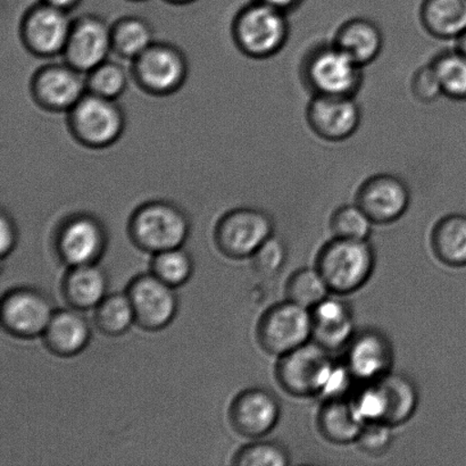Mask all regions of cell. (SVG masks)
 I'll list each match as a JSON object with an SVG mask.
<instances>
[{
	"label": "cell",
	"instance_id": "1",
	"mask_svg": "<svg viewBox=\"0 0 466 466\" xmlns=\"http://www.w3.org/2000/svg\"><path fill=\"white\" fill-rule=\"evenodd\" d=\"M363 68L330 41L317 44L305 53L299 73L312 96L356 97L363 86Z\"/></svg>",
	"mask_w": 466,
	"mask_h": 466
},
{
	"label": "cell",
	"instance_id": "2",
	"mask_svg": "<svg viewBox=\"0 0 466 466\" xmlns=\"http://www.w3.org/2000/svg\"><path fill=\"white\" fill-rule=\"evenodd\" d=\"M315 268L331 294H353L367 285L376 268V251L369 240L333 237L319 249Z\"/></svg>",
	"mask_w": 466,
	"mask_h": 466
},
{
	"label": "cell",
	"instance_id": "3",
	"mask_svg": "<svg viewBox=\"0 0 466 466\" xmlns=\"http://www.w3.org/2000/svg\"><path fill=\"white\" fill-rule=\"evenodd\" d=\"M127 232L137 248L155 255L184 247L188 239L190 222L176 205L153 202L137 209L130 218Z\"/></svg>",
	"mask_w": 466,
	"mask_h": 466
},
{
	"label": "cell",
	"instance_id": "4",
	"mask_svg": "<svg viewBox=\"0 0 466 466\" xmlns=\"http://www.w3.org/2000/svg\"><path fill=\"white\" fill-rule=\"evenodd\" d=\"M336 365L330 350L310 340L278 358L274 373L279 386L288 395L308 399L322 396Z\"/></svg>",
	"mask_w": 466,
	"mask_h": 466
},
{
	"label": "cell",
	"instance_id": "5",
	"mask_svg": "<svg viewBox=\"0 0 466 466\" xmlns=\"http://www.w3.org/2000/svg\"><path fill=\"white\" fill-rule=\"evenodd\" d=\"M235 39L247 56L265 59L276 56L288 43L290 25L288 14L256 0L242 9L233 26Z\"/></svg>",
	"mask_w": 466,
	"mask_h": 466
},
{
	"label": "cell",
	"instance_id": "6",
	"mask_svg": "<svg viewBox=\"0 0 466 466\" xmlns=\"http://www.w3.org/2000/svg\"><path fill=\"white\" fill-rule=\"evenodd\" d=\"M312 338L310 310L289 299L265 310L256 326V339L260 349L277 358L308 344Z\"/></svg>",
	"mask_w": 466,
	"mask_h": 466
},
{
	"label": "cell",
	"instance_id": "7",
	"mask_svg": "<svg viewBox=\"0 0 466 466\" xmlns=\"http://www.w3.org/2000/svg\"><path fill=\"white\" fill-rule=\"evenodd\" d=\"M107 246L106 227L90 214L66 218L59 223L53 236L54 253L67 268L98 264Z\"/></svg>",
	"mask_w": 466,
	"mask_h": 466
},
{
	"label": "cell",
	"instance_id": "8",
	"mask_svg": "<svg viewBox=\"0 0 466 466\" xmlns=\"http://www.w3.org/2000/svg\"><path fill=\"white\" fill-rule=\"evenodd\" d=\"M274 235V221L258 208H237L220 218L214 231L217 248L231 259L251 258L255 251Z\"/></svg>",
	"mask_w": 466,
	"mask_h": 466
},
{
	"label": "cell",
	"instance_id": "9",
	"mask_svg": "<svg viewBox=\"0 0 466 466\" xmlns=\"http://www.w3.org/2000/svg\"><path fill=\"white\" fill-rule=\"evenodd\" d=\"M55 310L47 292L35 287L13 288L2 299L3 328L20 339L43 336Z\"/></svg>",
	"mask_w": 466,
	"mask_h": 466
},
{
	"label": "cell",
	"instance_id": "10",
	"mask_svg": "<svg viewBox=\"0 0 466 466\" xmlns=\"http://www.w3.org/2000/svg\"><path fill=\"white\" fill-rule=\"evenodd\" d=\"M127 295L135 310L137 326L146 331L163 330L177 317L179 300L175 288L159 280L152 272L132 279Z\"/></svg>",
	"mask_w": 466,
	"mask_h": 466
},
{
	"label": "cell",
	"instance_id": "11",
	"mask_svg": "<svg viewBox=\"0 0 466 466\" xmlns=\"http://www.w3.org/2000/svg\"><path fill=\"white\" fill-rule=\"evenodd\" d=\"M394 349L385 333L378 329L356 330L344 349L342 363L356 382L372 383L390 374L394 365Z\"/></svg>",
	"mask_w": 466,
	"mask_h": 466
},
{
	"label": "cell",
	"instance_id": "12",
	"mask_svg": "<svg viewBox=\"0 0 466 466\" xmlns=\"http://www.w3.org/2000/svg\"><path fill=\"white\" fill-rule=\"evenodd\" d=\"M281 417V405L272 391L262 387L242 390L232 400L228 418L233 431L248 440L268 436Z\"/></svg>",
	"mask_w": 466,
	"mask_h": 466
},
{
	"label": "cell",
	"instance_id": "13",
	"mask_svg": "<svg viewBox=\"0 0 466 466\" xmlns=\"http://www.w3.org/2000/svg\"><path fill=\"white\" fill-rule=\"evenodd\" d=\"M355 203L374 225H390L404 216L410 205V190L401 177L379 173L359 187Z\"/></svg>",
	"mask_w": 466,
	"mask_h": 466
},
{
	"label": "cell",
	"instance_id": "14",
	"mask_svg": "<svg viewBox=\"0 0 466 466\" xmlns=\"http://www.w3.org/2000/svg\"><path fill=\"white\" fill-rule=\"evenodd\" d=\"M306 121L319 138L340 143L359 130L362 111L355 97L312 96L306 107Z\"/></svg>",
	"mask_w": 466,
	"mask_h": 466
},
{
	"label": "cell",
	"instance_id": "15",
	"mask_svg": "<svg viewBox=\"0 0 466 466\" xmlns=\"http://www.w3.org/2000/svg\"><path fill=\"white\" fill-rule=\"evenodd\" d=\"M72 129L85 144L100 147L112 144L123 129V116L112 99L84 96L71 109Z\"/></svg>",
	"mask_w": 466,
	"mask_h": 466
},
{
	"label": "cell",
	"instance_id": "16",
	"mask_svg": "<svg viewBox=\"0 0 466 466\" xmlns=\"http://www.w3.org/2000/svg\"><path fill=\"white\" fill-rule=\"evenodd\" d=\"M113 47L112 30L98 18H81L72 26L66 46L68 64L80 72H90L106 62Z\"/></svg>",
	"mask_w": 466,
	"mask_h": 466
},
{
	"label": "cell",
	"instance_id": "17",
	"mask_svg": "<svg viewBox=\"0 0 466 466\" xmlns=\"http://www.w3.org/2000/svg\"><path fill=\"white\" fill-rule=\"evenodd\" d=\"M136 76L153 93H170L184 80V58L168 46H150L136 58Z\"/></svg>",
	"mask_w": 466,
	"mask_h": 466
},
{
	"label": "cell",
	"instance_id": "18",
	"mask_svg": "<svg viewBox=\"0 0 466 466\" xmlns=\"http://www.w3.org/2000/svg\"><path fill=\"white\" fill-rule=\"evenodd\" d=\"M313 319L312 340L332 351L344 350L355 335L354 313L345 300L329 296L310 309Z\"/></svg>",
	"mask_w": 466,
	"mask_h": 466
},
{
	"label": "cell",
	"instance_id": "19",
	"mask_svg": "<svg viewBox=\"0 0 466 466\" xmlns=\"http://www.w3.org/2000/svg\"><path fill=\"white\" fill-rule=\"evenodd\" d=\"M45 346L59 358H73L86 349L91 340V328L82 310H55L43 335Z\"/></svg>",
	"mask_w": 466,
	"mask_h": 466
},
{
	"label": "cell",
	"instance_id": "20",
	"mask_svg": "<svg viewBox=\"0 0 466 466\" xmlns=\"http://www.w3.org/2000/svg\"><path fill=\"white\" fill-rule=\"evenodd\" d=\"M71 29L66 11L46 4L27 16L25 36L27 46L35 53L53 55L66 49Z\"/></svg>",
	"mask_w": 466,
	"mask_h": 466
},
{
	"label": "cell",
	"instance_id": "21",
	"mask_svg": "<svg viewBox=\"0 0 466 466\" xmlns=\"http://www.w3.org/2000/svg\"><path fill=\"white\" fill-rule=\"evenodd\" d=\"M80 71L71 66L44 68L35 76L36 99L50 109H72L84 97L85 81Z\"/></svg>",
	"mask_w": 466,
	"mask_h": 466
},
{
	"label": "cell",
	"instance_id": "22",
	"mask_svg": "<svg viewBox=\"0 0 466 466\" xmlns=\"http://www.w3.org/2000/svg\"><path fill=\"white\" fill-rule=\"evenodd\" d=\"M332 41L362 67L377 61L385 46L381 27L367 17H353L342 23Z\"/></svg>",
	"mask_w": 466,
	"mask_h": 466
},
{
	"label": "cell",
	"instance_id": "23",
	"mask_svg": "<svg viewBox=\"0 0 466 466\" xmlns=\"http://www.w3.org/2000/svg\"><path fill=\"white\" fill-rule=\"evenodd\" d=\"M108 278L98 264L68 268L62 280V295L70 308L96 309L107 295Z\"/></svg>",
	"mask_w": 466,
	"mask_h": 466
},
{
	"label": "cell",
	"instance_id": "24",
	"mask_svg": "<svg viewBox=\"0 0 466 466\" xmlns=\"http://www.w3.org/2000/svg\"><path fill=\"white\" fill-rule=\"evenodd\" d=\"M318 431L331 444L347 445L355 442L364 427L349 397L324 400L318 412Z\"/></svg>",
	"mask_w": 466,
	"mask_h": 466
},
{
	"label": "cell",
	"instance_id": "25",
	"mask_svg": "<svg viewBox=\"0 0 466 466\" xmlns=\"http://www.w3.org/2000/svg\"><path fill=\"white\" fill-rule=\"evenodd\" d=\"M420 21L433 38L456 41L466 30V0H423Z\"/></svg>",
	"mask_w": 466,
	"mask_h": 466
},
{
	"label": "cell",
	"instance_id": "26",
	"mask_svg": "<svg viewBox=\"0 0 466 466\" xmlns=\"http://www.w3.org/2000/svg\"><path fill=\"white\" fill-rule=\"evenodd\" d=\"M431 244L441 263L450 268L466 267V216L454 213L433 227Z\"/></svg>",
	"mask_w": 466,
	"mask_h": 466
},
{
	"label": "cell",
	"instance_id": "27",
	"mask_svg": "<svg viewBox=\"0 0 466 466\" xmlns=\"http://www.w3.org/2000/svg\"><path fill=\"white\" fill-rule=\"evenodd\" d=\"M386 399L385 423L392 428L403 426L417 412L420 395L412 379L390 372L377 381Z\"/></svg>",
	"mask_w": 466,
	"mask_h": 466
},
{
	"label": "cell",
	"instance_id": "28",
	"mask_svg": "<svg viewBox=\"0 0 466 466\" xmlns=\"http://www.w3.org/2000/svg\"><path fill=\"white\" fill-rule=\"evenodd\" d=\"M94 323L105 336L118 337L129 331L136 323V317L127 292L107 294L96 306Z\"/></svg>",
	"mask_w": 466,
	"mask_h": 466
},
{
	"label": "cell",
	"instance_id": "29",
	"mask_svg": "<svg viewBox=\"0 0 466 466\" xmlns=\"http://www.w3.org/2000/svg\"><path fill=\"white\" fill-rule=\"evenodd\" d=\"M447 98L466 100V56L458 48L444 50L431 61Z\"/></svg>",
	"mask_w": 466,
	"mask_h": 466
},
{
	"label": "cell",
	"instance_id": "30",
	"mask_svg": "<svg viewBox=\"0 0 466 466\" xmlns=\"http://www.w3.org/2000/svg\"><path fill=\"white\" fill-rule=\"evenodd\" d=\"M330 295L331 291L317 268H299L286 283L287 299L309 310Z\"/></svg>",
	"mask_w": 466,
	"mask_h": 466
},
{
	"label": "cell",
	"instance_id": "31",
	"mask_svg": "<svg viewBox=\"0 0 466 466\" xmlns=\"http://www.w3.org/2000/svg\"><path fill=\"white\" fill-rule=\"evenodd\" d=\"M194 258L184 247L155 254L150 272L172 288L186 285L194 274Z\"/></svg>",
	"mask_w": 466,
	"mask_h": 466
},
{
	"label": "cell",
	"instance_id": "32",
	"mask_svg": "<svg viewBox=\"0 0 466 466\" xmlns=\"http://www.w3.org/2000/svg\"><path fill=\"white\" fill-rule=\"evenodd\" d=\"M373 225L371 218L356 203L341 205L329 221L333 237L351 240H369Z\"/></svg>",
	"mask_w": 466,
	"mask_h": 466
},
{
	"label": "cell",
	"instance_id": "33",
	"mask_svg": "<svg viewBox=\"0 0 466 466\" xmlns=\"http://www.w3.org/2000/svg\"><path fill=\"white\" fill-rule=\"evenodd\" d=\"M231 463L238 466H288L290 454L280 442L259 438L238 450Z\"/></svg>",
	"mask_w": 466,
	"mask_h": 466
},
{
	"label": "cell",
	"instance_id": "34",
	"mask_svg": "<svg viewBox=\"0 0 466 466\" xmlns=\"http://www.w3.org/2000/svg\"><path fill=\"white\" fill-rule=\"evenodd\" d=\"M113 47L122 56L137 58L152 46V31L137 18L123 20L112 30Z\"/></svg>",
	"mask_w": 466,
	"mask_h": 466
},
{
	"label": "cell",
	"instance_id": "35",
	"mask_svg": "<svg viewBox=\"0 0 466 466\" xmlns=\"http://www.w3.org/2000/svg\"><path fill=\"white\" fill-rule=\"evenodd\" d=\"M288 259L286 242L276 236L268 238L255 254L251 256L254 271L259 277L271 279L277 277L285 268Z\"/></svg>",
	"mask_w": 466,
	"mask_h": 466
},
{
	"label": "cell",
	"instance_id": "36",
	"mask_svg": "<svg viewBox=\"0 0 466 466\" xmlns=\"http://www.w3.org/2000/svg\"><path fill=\"white\" fill-rule=\"evenodd\" d=\"M86 84L91 94L100 97L114 99L123 93L127 85V76L122 67L114 63H103L89 72Z\"/></svg>",
	"mask_w": 466,
	"mask_h": 466
},
{
	"label": "cell",
	"instance_id": "37",
	"mask_svg": "<svg viewBox=\"0 0 466 466\" xmlns=\"http://www.w3.org/2000/svg\"><path fill=\"white\" fill-rule=\"evenodd\" d=\"M350 400L364 423L385 421L386 399L378 382L365 383Z\"/></svg>",
	"mask_w": 466,
	"mask_h": 466
},
{
	"label": "cell",
	"instance_id": "38",
	"mask_svg": "<svg viewBox=\"0 0 466 466\" xmlns=\"http://www.w3.org/2000/svg\"><path fill=\"white\" fill-rule=\"evenodd\" d=\"M392 441H394V433L390 424L368 422L364 424L355 442L363 453L378 458L390 450Z\"/></svg>",
	"mask_w": 466,
	"mask_h": 466
},
{
	"label": "cell",
	"instance_id": "39",
	"mask_svg": "<svg viewBox=\"0 0 466 466\" xmlns=\"http://www.w3.org/2000/svg\"><path fill=\"white\" fill-rule=\"evenodd\" d=\"M410 93L422 104H432L442 97V89L431 62L419 67L410 79Z\"/></svg>",
	"mask_w": 466,
	"mask_h": 466
},
{
	"label": "cell",
	"instance_id": "40",
	"mask_svg": "<svg viewBox=\"0 0 466 466\" xmlns=\"http://www.w3.org/2000/svg\"><path fill=\"white\" fill-rule=\"evenodd\" d=\"M16 244L17 230L15 223H14L11 217L4 212L2 216V246H0V254H2L3 259L12 254Z\"/></svg>",
	"mask_w": 466,
	"mask_h": 466
},
{
	"label": "cell",
	"instance_id": "41",
	"mask_svg": "<svg viewBox=\"0 0 466 466\" xmlns=\"http://www.w3.org/2000/svg\"><path fill=\"white\" fill-rule=\"evenodd\" d=\"M259 2L267 4L268 6L279 9V11L283 13L289 14L300 7L304 0H259Z\"/></svg>",
	"mask_w": 466,
	"mask_h": 466
},
{
	"label": "cell",
	"instance_id": "42",
	"mask_svg": "<svg viewBox=\"0 0 466 466\" xmlns=\"http://www.w3.org/2000/svg\"><path fill=\"white\" fill-rule=\"evenodd\" d=\"M76 2V0H46V4L50 5V6L63 9V11L73 6V4Z\"/></svg>",
	"mask_w": 466,
	"mask_h": 466
},
{
	"label": "cell",
	"instance_id": "43",
	"mask_svg": "<svg viewBox=\"0 0 466 466\" xmlns=\"http://www.w3.org/2000/svg\"><path fill=\"white\" fill-rule=\"evenodd\" d=\"M456 48L466 56V30L460 35V38L456 40Z\"/></svg>",
	"mask_w": 466,
	"mask_h": 466
}]
</instances>
